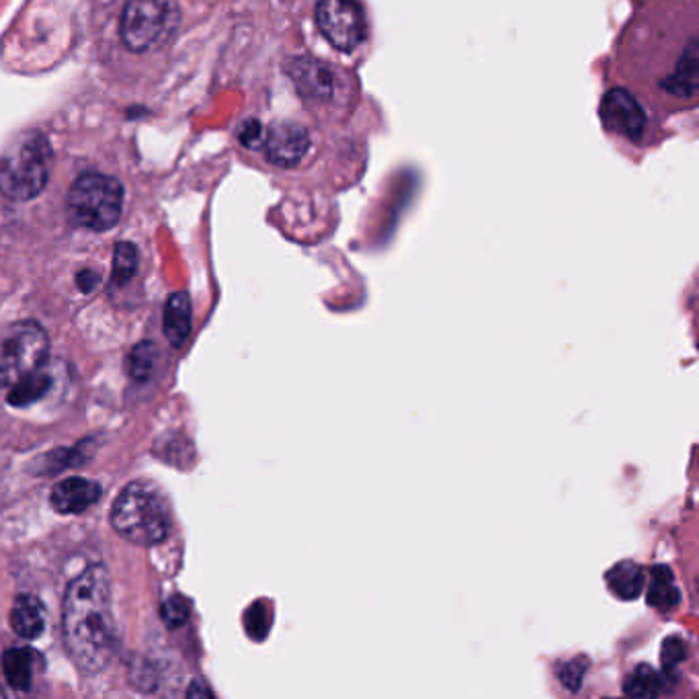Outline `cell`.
I'll use <instances>...</instances> for the list:
<instances>
[{
    "label": "cell",
    "instance_id": "cell-1",
    "mask_svg": "<svg viewBox=\"0 0 699 699\" xmlns=\"http://www.w3.org/2000/svg\"><path fill=\"white\" fill-rule=\"evenodd\" d=\"M62 636L82 673H99L113 659L115 622L105 566H91L70 583L62 605Z\"/></svg>",
    "mask_w": 699,
    "mask_h": 699
},
{
    "label": "cell",
    "instance_id": "cell-2",
    "mask_svg": "<svg viewBox=\"0 0 699 699\" xmlns=\"http://www.w3.org/2000/svg\"><path fill=\"white\" fill-rule=\"evenodd\" d=\"M111 525L123 540L136 546H156L169 538L173 515L158 486L136 480L119 492L111 507Z\"/></svg>",
    "mask_w": 699,
    "mask_h": 699
},
{
    "label": "cell",
    "instance_id": "cell-3",
    "mask_svg": "<svg viewBox=\"0 0 699 699\" xmlns=\"http://www.w3.org/2000/svg\"><path fill=\"white\" fill-rule=\"evenodd\" d=\"M52 148L39 132L25 134L0 156V193L11 201H31L48 187Z\"/></svg>",
    "mask_w": 699,
    "mask_h": 699
},
{
    "label": "cell",
    "instance_id": "cell-4",
    "mask_svg": "<svg viewBox=\"0 0 699 699\" xmlns=\"http://www.w3.org/2000/svg\"><path fill=\"white\" fill-rule=\"evenodd\" d=\"M179 23L177 0H128L121 13L119 35L130 52L146 54L167 46Z\"/></svg>",
    "mask_w": 699,
    "mask_h": 699
},
{
    "label": "cell",
    "instance_id": "cell-5",
    "mask_svg": "<svg viewBox=\"0 0 699 699\" xmlns=\"http://www.w3.org/2000/svg\"><path fill=\"white\" fill-rule=\"evenodd\" d=\"M123 210V185L101 173H87L76 179L68 193L70 218L93 232L111 230Z\"/></svg>",
    "mask_w": 699,
    "mask_h": 699
},
{
    "label": "cell",
    "instance_id": "cell-6",
    "mask_svg": "<svg viewBox=\"0 0 699 699\" xmlns=\"http://www.w3.org/2000/svg\"><path fill=\"white\" fill-rule=\"evenodd\" d=\"M50 357L48 333L33 320L15 322L0 335V388H11L44 369Z\"/></svg>",
    "mask_w": 699,
    "mask_h": 699
},
{
    "label": "cell",
    "instance_id": "cell-7",
    "mask_svg": "<svg viewBox=\"0 0 699 699\" xmlns=\"http://www.w3.org/2000/svg\"><path fill=\"white\" fill-rule=\"evenodd\" d=\"M316 23L328 44L343 54L357 50L367 31L365 13L357 0H320Z\"/></svg>",
    "mask_w": 699,
    "mask_h": 699
},
{
    "label": "cell",
    "instance_id": "cell-8",
    "mask_svg": "<svg viewBox=\"0 0 699 699\" xmlns=\"http://www.w3.org/2000/svg\"><path fill=\"white\" fill-rule=\"evenodd\" d=\"M287 74L296 82L298 93L312 105L337 103L343 91L341 74L322 60L300 56L287 62Z\"/></svg>",
    "mask_w": 699,
    "mask_h": 699
},
{
    "label": "cell",
    "instance_id": "cell-9",
    "mask_svg": "<svg viewBox=\"0 0 699 699\" xmlns=\"http://www.w3.org/2000/svg\"><path fill=\"white\" fill-rule=\"evenodd\" d=\"M603 126L628 140H640L646 130V115L640 103L626 89H611L599 107Z\"/></svg>",
    "mask_w": 699,
    "mask_h": 699
},
{
    "label": "cell",
    "instance_id": "cell-10",
    "mask_svg": "<svg viewBox=\"0 0 699 699\" xmlns=\"http://www.w3.org/2000/svg\"><path fill=\"white\" fill-rule=\"evenodd\" d=\"M310 150V134L296 121H281L269 128L265 156L275 167H296Z\"/></svg>",
    "mask_w": 699,
    "mask_h": 699
},
{
    "label": "cell",
    "instance_id": "cell-11",
    "mask_svg": "<svg viewBox=\"0 0 699 699\" xmlns=\"http://www.w3.org/2000/svg\"><path fill=\"white\" fill-rule=\"evenodd\" d=\"M101 499V486L93 480L72 476L52 488L50 505L60 515H78Z\"/></svg>",
    "mask_w": 699,
    "mask_h": 699
},
{
    "label": "cell",
    "instance_id": "cell-12",
    "mask_svg": "<svg viewBox=\"0 0 699 699\" xmlns=\"http://www.w3.org/2000/svg\"><path fill=\"white\" fill-rule=\"evenodd\" d=\"M699 85V44L697 37H691L687 50L683 52L677 70L665 80V89L681 99H689L695 95Z\"/></svg>",
    "mask_w": 699,
    "mask_h": 699
},
{
    "label": "cell",
    "instance_id": "cell-13",
    "mask_svg": "<svg viewBox=\"0 0 699 699\" xmlns=\"http://www.w3.org/2000/svg\"><path fill=\"white\" fill-rule=\"evenodd\" d=\"M164 337L173 347H183L191 335V300L185 292H175L164 306Z\"/></svg>",
    "mask_w": 699,
    "mask_h": 699
},
{
    "label": "cell",
    "instance_id": "cell-14",
    "mask_svg": "<svg viewBox=\"0 0 699 699\" xmlns=\"http://www.w3.org/2000/svg\"><path fill=\"white\" fill-rule=\"evenodd\" d=\"M11 626L15 634L27 640H35L44 632V609H41L39 601L31 595L17 597L13 609H11Z\"/></svg>",
    "mask_w": 699,
    "mask_h": 699
},
{
    "label": "cell",
    "instance_id": "cell-15",
    "mask_svg": "<svg viewBox=\"0 0 699 699\" xmlns=\"http://www.w3.org/2000/svg\"><path fill=\"white\" fill-rule=\"evenodd\" d=\"M607 585L615 597L632 601L640 597L646 585V572L634 562H620L607 572Z\"/></svg>",
    "mask_w": 699,
    "mask_h": 699
},
{
    "label": "cell",
    "instance_id": "cell-16",
    "mask_svg": "<svg viewBox=\"0 0 699 699\" xmlns=\"http://www.w3.org/2000/svg\"><path fill=\"white\" fill-rule=\"evenodd\" d=\"M33 667H35V654L31 648H9L3 654L5 679L17 691L31 689Z\"/></svg>",
    "mask_w": 699,
    "mask_h": 699
},
{
    "label": "cell",
    "instance_id": "cell-17",
    "mask_svg": "<svg viewBox=\"0 0 699 699\" xmlns=\"http://www.w3.org/2000/svg\"><path fill=\"white\" fill-rule=\"evenodd\" d=\"M681 593L673 583V572L669 566H656L650 570L648 603L659 611H671L679 605Z\"/></svg>",
    "mask_w": 699,
    "mask_h": 699
},
{
    "label": "cell",
    "instance_id": "cell-18",
    "mask_svg": "<svg viewBox=\"0 0 699 699\" xmlns=\"http://www.w3.org/2000/svg\"><path fill=\"white\" fill-rule=\"evenodd\" d=\"M50 386H52V376L46 372V367H44V369H39V372L23 378L15 386H11L9 394H7V402L15 408L29 406V404L44 398L50 392Z\"/></svg>",
    "mask_w": 699,
    "mask_h": 699
},
{
    "label": "cell",
    "instance_id": "cell-19",
    "mask_svg": "<svg viewBox=\"0 0 699 699\" xmlns=\"http://www.w3.org/2000/svg\"><path fill=\"white\" fill-rule=\"evenodd\" d=\"M663 689H665L663 677L648 665H640L626 679V685H624V691L630 697H656L663 693Z\"/></svg>",
    "mask_w": 699,
    "mask_h": 699
},
{
    "label": "cell",
    "instance_id": "cell-20",
    "mask_svg": "<svg viewBox=\"0 0 699 699\" xmlns=\"http://www.w3.org/2000/svg\"><path fill=\"white\" fill-rule=\"evenodd\" d=\"M138 249L132 242H119L113 251V283L126 285L138 271Z\"/></svg>",
    "mask_w": 699,
    "mask_h": 699
},
{
    "label": "cell",
    "instance_id": "cell-21",
    "mask_svg": "<svg viewBox=\"0 0 699 699\" xmlns=\"http://www.w3.org/2000/svg\"><path fill=\"white\" fill-rule=\"evenodd\" d=\"M154 363H156V347L152 343H138L126 361V369L128 376L136 382H146L152 372H154Z\"/></svg>",
    "mask_w": 699,
    "mask_h": 699
},
{
    "label": "cell",
    "instance_id": "cell-22",
    "mask_svg": "<svg viewBox=\"0 0 699 699\" xmlns=\"http://www.w3.org/2000/svg\"><path fill=\"white\" fill-rule=\"evenodd\" d=\"M189 613H191V605L181 595L171 597L169 601H164L160 607V618H162L164 626L171 628V630H179L181 626H185L189 620Z\"/></svg>",
    "mask_w": 699,
    "mask_h": 699
},
{
    "label": "cell",
    "instance_id": "cell-23",
    "mask_svg": "<svg viewBox=\"0 0 699 699\" xmlns=\"http://www.w3.org/2000/svg\"><path fill=\"white\" fill-rule=\"evenodd\" d=\"M244 626H246V632H249L251 638L263 640L267 636V632H269V626H271L267 605L265 603H255L249 611H246Z\"/></svg>",
    "mask_w": 699,
    "mask_h": 699
},
{
    "label": "cell",
    "instance_id": "cell-24",
    "mask_svg": "<svg viewBox=\"0 0 699 699\" xmlns=\"http://www.w3.org/2000/svg\"><path fill=\"white\" fill-rule=\"evenodd\" d=\"M685 656H687V644L677 636L667 638L663 642V652H661L665 673H673L685 661Z\"/></svg>",
    "mask_w": 699,
    "mask_h": 699
},
{
    "label": "cell",
    "instance_id": "cell-25",
    "mask_svg": "<svg viewBox=\"0 0 699 699\" xmlns=\"http://www.w3.org/2000/svg\"><path fill=\"white\" fill-rule=\"evenodd\" d=\"M587 673V661L583 659H574L570 663H564L558 671V677L562 681L564 687H568L570 691H577L581 687V681Z\"/></svg>",
    "mask_w": 699,
    "mask_h": 699
},
{
    "label": "cell",
    "instance_id": "cell-26",
    "mask_svg": "<svg viewBox=\"0 0 699 699\" xmlns=\"http://www.w3.org/2000/svg\"><path fill=\"white\" fill-rule=\"evenodd\" d=\"M263 138V126L257 119H246L240 130H238V140L246 148H255Z\"/></svg>",
    "mask_w": 699,
    "mask_h": 699
},
{
    "label": "cell",
    "instance_id": "cell-27",
    "mask_svg": "<svg viewBox=\"0 0 699 699\" xmlns=\"http://www.w3.org/2000/svg\"><path fill=\"white\" fill-rule=\"evenodd\" d=\"M99 281H101L99 273H95V271H91V269H85V271H80V273L76 275V285H78V290H80L82 294H91V292H95V290H97V285H99Z\"/></svg>",
    "mask_w": 699,
    "mask_h": 699
},
{
    "label": "cell",
    "instance_id": "cell-28",
    "mask_svg": "<svg viewBox=\"0 0 699 699\" xmlns=\"http://www.w3.org/2000/svg\"><path fill=\"white\" fill-rule=\"evenodd\" d=\"M197 693H203V695H208V697H212V691L210 689H203L199 683H193V687L187 691V695L189 697H195Z\"/></svg>",
    "mask_w": 699,
    "mask_h": 699
}]
</instances>
